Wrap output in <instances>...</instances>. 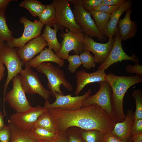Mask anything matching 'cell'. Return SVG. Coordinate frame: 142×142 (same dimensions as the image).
I'll list each match as a JSON object with an SVG mask.
<instances>
[{
    "mask_svg": "<svg viewBox=\"0 0 142 142\" xmlns=\"http://www.w3.org/2000/svg\"><path fill=\"white\" fill-rule=\"evenodd\" d=\"M48 111L58 133L65 134L72 127L86 130H96L105 134L110 130L112 117L100 106L93 104L74 110L50 109Z\"/></svg>",
    "mask_w": 142,
    "mask_h": 142,
    "instance_id": "1",
    "label": "cell"
},
{
    "mask_svg": "<svg viewBox=\"0 0 142 142\" xmlns=\"http://www.w3.org/2000/svg\"><path fill=\"white\" fill-rule=\"evenodd\" d=\"M105 80L111 88L112 104L115 117L118 122L124 121L125 117L123 108V101L128 89L134 84L142 82V76H118L111 73L106 74Z\"/></svg>",
    "mask_w": 142,
    "mask_h": 142,
    "instance_id": "2",
    "label": "cell"
},
{
    "mask_svg": "<svg viewBox=\"0 0 142 142\" xmlns=\"http://www.w3.org/2000/svg\"><path fill=\"white\" fill-rule=\"evenodd\" d=\"M36 69L38 72L44 74L46 76L48 81L47 86L53 97H55L56 93L64 95L60 89L62 84L69 91L73 90L72 85L66 78L63 70L59 67L50 63L43 62Z\"/></svg>",
    "mask_w": 142,
    "mask_h": 142,
    "instance_id": "3",
    "label": "cell"
},
{
    "mask_svg": "<svg viewBox=\"0 0 142 142\" xmlns=\"http://www.w3.org/2000/svg\"><path fill=\"white\" fill-rule=\"evenodd\" d=\"M73 5L72 11L77 24L85 35L91 38L96 37L100 41H104L107 38L97 28L89 12L82 5V0H70Z\"/></svg>",
    "mask_w": 142,
    "mask_h": 142,
    "instance_id": "4",
    "label": "cell"
},
{
    "mask_svg": "<svg viewBox=\"0 0 142 142\" xmlns=\"http://www.w3.org/2000/svg\"><path fill=\"white\" fill-rule=\"evenodd\" d=\"M70 0H53L52 3L56 11V20L54 25L63 32L64 29L76 33L83 31L77 24L70 5Z\"/></svg>",
    "mask_w": 142,
    "mask_h": 142,
    "instance_id": "5",
    "label": "cell"
},
{
    "mask_svg": "<svg viewBox=\"0 0 142 142\" xmlns=\"http://www.w3.org/2000/svg\"><path fill=\"white\" fill-rule=\"evenodd\" d=\"M0 60L6 65L7 71V78L3 91V106H4L5 98L8 84L13 78L19 73L24 63L18 57L16 50L5 43L1 45Z\"/></svg>",
    "mask_w": 142,
    "mask_h": 142,
    "instance_id": "6",
    "label": "cell"
},
{
    "mask_svg": "<svg viewBox=\"0 0 142 142\" xmlns=\"http://www.w3.org/2000/svg\"><path fill=\"white\" fill-rule=\"evenodd\" d=\"M25 69H22L19 76L21 84L25 94H37L43 98L45 101L48 100L50 93L43 86L37 73L31 69L27 62L25 63Z\"/></svg>",
    "mask_w": 142,
    "mask_h": 142,
    "instance_id": "7",
    "label": "cell"
},
{
    "mask_svg": "<svg viewBox=\"0 0 142 142\" xmlns=\"http://www.w3.org/2000/svg\"><path fill=\"white\" fill-rule=\"evenodd\" d=\"M65 32H62L60 36L63 38L60 51L55 54L60 58L66 59L69 53L73 50L75 54L79 55L84 50L83 42L85 34L83 32L76 33L65 29Z\"/></svg>",
    "mask_w": 142,
    "mask_h": 142,
    "instance_id": "8",
    "label": "cell"
},
{
    "mask_svg": "<svg viewBox=\"0 0 142 142\" xmlns=\"http://www.w3.org/2000/svg\"><path fill=\"white\" fill-rule=\"evenodd\" d=\"M47 109L39 105L31 107L23 111L13 114L8 121L18 128L28 132L34 126L40 116Z\"/></svg>",
    "mask_w": 142,
    "mask_h": 142,
    "instance_id": "9",
    "label": "cell"
},
{
    "mask_svg": "<svg viewBox=\"0 0 142 142\" xmlns=\"http://www.w3.org/2000/svg\"><path fill=\"white\" fill-rule=\"evenodd\" d=\"M91 92V89H89L83 95L75 97L71 94L64 95L56 93L55 102L50 104L48 100H46L43 107L47 109H59L68 111L77 110L83 107V102L90 96Z\"/></svg>",
    "mask_w": 142,
    "mask_h": 142,
    "instance_id": "10",
    "label": "cell"
},
{
    "mask_svg": "<svg viewBox=\"0 0 142 142\" xmlns=\"http://www.w3.org/2000/svg\"><path fill=\"white\" fill-rule=\"evenodd\" d=\"M99 83L100 86L99 90L83 102V107L93 104L97 105L105 110L108 114L115 118L112 107V90L110 86L106 80L99 82Z\"/></svg>",
    "mask_w": 142,
    "mask_h": 142,
    "instance_id": "11",
    "label": "cell"
},
{
    "mask_svg": "<svg viewBox=\"0 0 142 142\" xmlns=\"http://www.w3.org/2000/svg\"><path fill=\"white\" fill-rule=\"evenodd\" d=\"M12 80V88L6 94L5 102H7L10 107L16 112L28 110L32 107L31 104L26 97L19 75H17Z\"/></svg>",
    "mask_w": 142,
    "mask_h": 142,
    "instance_id": "12",
    "label": "cell"
},
{
    "mask_svg": "<svg viewBox=\"0 0 142 142\" xmlns=\"http://www.w3.org/2000/svg\"><path fill=\"white\" fill-rule=\"evenodd\" d=\"M19 22L24 26V30L22 36L18 38H13L11 40L6 43L12 48L15 47L21 48L28 42L39 36L44 26L35 19L34 22H32L24 16L21 17Z\"/></svg>",
    "mask_w": 142,
    "mask_h": 142,
    "instance_id": "13",
    "label": "cell"
},
{
    "mask_svg": "<svg viewBox=\"0 0 142 142\" xmlns=\"http://www.w3.org/2000/svg\"><path fill=\"white\" fill-rule=\"evenodd\" d=\"M114 35V41L111 51L105 60L98 66V69L105 70L113 64L123 60H130L135 63L139 62V59L135 55L132 54L131 56H129L123 50L122 40L117 27Z\"/></svg>",
    "mask_w": 142,
    "mask_h": 142,
    "instance_id": "14",
    "label": "cell"
},
{
    "mask_svg": "<svg viewBox=\"0 0 142 142\" xmlns=\"http://www.w3.org/2000/svg\"><path fill=\"white\" fill-rule=\"evenodd\" d=\"M114 39L109 38L105 43L95 42L92 38L85 35L83 42L84 50L92 52L94 55L95 63H102L108 57L113 46Z\"/></svg>",
    "mask_w": 142,
    "mask_h": 142,
    "instance_id": "15",
    "label": "cell"
},
{
    "mask_svg": "<svg viewBox=\"0 0 142 142\" xmlns=\"http://www.w3.org/2000/svg\"><path fill=\"white\" fill-rule=\"evenodd\" d=\"M47 45L46 41L39 36L29 41L22 47L18 48L16 50V53L20 60L25 64L40 53Z\"/></svg>",
    "mask_w": 142,
    "mask_h": 142,
    "instance_id": "16",
    "label": "cell"
},
{
    "mask_svg": "<svg viewBox=\"0 0 142 142\" xmlns=\"http://www.w3.org/2000/svg\"><path fill=\"white\" fill-rule=\"evenodd\" d=\"M106 75L105 70L99 69L91 73H88L85 70H78L75 75L77 81L75 94L78 96L83 89L88 84L106 80Z\"/></svg>",
    "mask_w": 142,
    "mask_h": 142,
    "instance_id": "17",
    "label": "cell"
},
{
    "mask_svg": "<svg viewBox=\"0 0 142 142\" xmlns=\"http://www.w3.org/2000/svg\"><path fill=\"white\" fill-rule=\"evenodd\" d=\"M134 120V113L131 110L127 111L125 120L118 122L111 133L120 140L128 142L132 136V129Z\"/></svg>",
    "mask_w": 142,
    "mask_h": 142,
    "instance_id": "18",
    "label": "cell"
},
{
    "mask_svg": "<svg viewBox=\"0 0 142 142\" xmlns=\"http://www.w3.org/2000/svg\"><path fill=\"white\" fill-rule=\"evenodd\" d=\"M132 11L130 8L126 11L124 17L119 19L117 25L122 40H125L131 39L137 33V22L132 21L130 19V15Z\"/></svg>",
    "mask_w": 142,
    "mask_h": 142,
    "instance_id": "19",
    "label": "cell"
},
{
    "mask_svg": "<svg viewBox=\"0 0 142 142\" xmlns=\"http://www.w3.org/2000/svg\"><path fill=\"white\" fill-rule=\"evenodd\" d=\"M133 2L130 0H125L120 7L111 15L108 24L105 29L102 32L105 37L109 38L113 37L114 35L119 18L125 11L130 8Z\"/></svg>",
    "mask_w": 142,
    "mask_h": 142,
    "instance_id": "20",
    "label": "cell"
},
{
    "mask_svg": "<svg viewBox=\"0 0 142 142\" xmlns=\"http://www.w3.org/2000/svg\"><path fill=\"white\" fill-rule=\"evenodd\" d=\"M48 62L55 63L60 67H63L64 63L63 59L58 57L52 50L47 48H45L27 63L31 67L36 68L41 63Z\"/></svg>",
    "mask_w": 142,
    "mask_h": 142,
    "instance_id": "21",
    "label": "cell"
},
{
    "mask_svg": "<svg viewBox=\"0 0 142 142\" xmlns=\"http://www.w3.org/2000/svg\"><path fill=\"white\" fill-rule=\"evenodd\" d=\"M27 132L32 137L38 142H53L57 139L60 134L35 126Z\"/></svg>",
    "mask_w": 142,
    "mask_h": 142,
    "instance_id": "22",
    "label": "cell"
},
{
    "mask_svg": "<svg viewBox=\"0 0 142 142\" xmlns=\"http://www.w3.org/2000/svg\"><path fill=\"white\" fill-rule=\"evenodd\" d=\"M53 26L54 28L52 29L49 26L45 25L43 33L41 36L46 42L48 48L53 49L55 53H57L60 50L61 45L58 42L57 36L58 29L55 25Z\"/></svg>",
    "mask_w": 142,
    "mask_h": 142,
    "instance_id": "23",
    "label": "cell"
},
{
    "mask_svg": "<svg viewBox=\"0 0 142 142\" xmlns=\"http://www.w3.org/2000/svg\"><path fill=\"white\" fill-rule=\"evenodd\" d=\"M73 127L82 142H102L104 134L100 131Z\"/></svg>",
    "mask_w": 142,
    "mask_h": 142,
    "instance_id": "24",
    "label": "cell"
},
{
    "mask_svg": "<svg viewBox=\"0 0 142 142\" xmlns=\"http://www.w3.org/2000/svg\"><path fill=\"white\" fill-rule=\"evenodd\" d=\"M39 21L43 25L50 27L54 25L56 20V11L52 3L45 5V7L38 17Z\"/></svg>",
    "mask_w": 142,
    "mask_h": 142,
    "instance_id": "25",
    "label": "cell"
},
{
    "mask_svg": "<svg viewBox=\"0 0 142 142\" xmlns=\"http://www.w3.org/2000/svg\"><path fill=\"white\" fill-rule=\"evenodd\" d=\"M9 124L11 130L9 142H38L27 132L18 128L11 123Z\"/></svg>",
    "mask_w": 142,
    "mask_h": 142,
    "instance_id": "26",
    "label": "cell"
},
{
    "mask_svg": "<svg viewBox=\"0 0 142 142\" xmlns=\"http://www.w3.org/2000/svg\"><path fill=\"white\" fill-rule=\"evenodd\" d=\"M89 12L93 18L97 28L102 33L107 27L111 14L94 9Z\"/></svg>",
    "mask_w": 142,
    "mask_h": 142,
    "instance_id": "27",
    "label": "cell"
},
{
    "mask_svg": "<svg viewBox=\"0 0 142 142\" xmlns=\"http://www.w3.org/2000/svg\"><path fill=\"white\" fill-rule=\"evenodd\" d=\"M19 6L27 9L34 17H39L45 7V5L36 0H25Z\"/></svg>",
    "mask_w": 142,
    "mask_h": 142,
    "instance_id": "28",
    "label": "cell"
},
{
    "mask_svg": "<svg viewBox=\"0 0 142 142\" xmlns=\"http://www.w3.org/2000/svg\"><path fill=\"white\" fill-rule=\"evenodd\" d=\"M5 11L0 12V45H1L4 43L6 41L8 42L11 40L13 38L12 32L9 29L7 25Z\"/></svg>",
    "mask_w": 142,
    "mask_h": 142,
    "instance_id": "29",
    "label": "cell"
},
{
    "mask_svg": "<svg viewBox=\"0 0 142 142\" xmlns=\"http://www.w3.org/2000/svg\"><path fill=\"white\" fill-rule=\"evenodd\" d=\"M34 126L41 128L52 132L57 133L48 109L40 116L34 123Z\"/></svg>",
    "mask_w": 142,
    "mask_h": 142,
    "instance_id": "30",
    "label": "cell"
},
{
    "mask_svg": "<svg viewBox=\"0 0 142 142\" xmlns=\"http://www.w3.org/2000/svg\"><path fill=\"white\" fill-rule=\"evenodd\" d=\"M136 104V110L134 113V120L142 119V92L140 89L134 90L132 93Z\"/></svg>",
    "mask_w": 142,
    "mask_h": 142,
    "instance_id": "31",
    "label": "cell"
},
{
    "mask_svg": "<svg viewBox=\"0 0 142 142\" xmlns=\"http://www.w3.org/2000/svg\"><path fill=\"white\" fill-rule=\"evenodd\" d=\"M79 56L83 67L87 69L95 68L96 63L94 57L89 52L84 50L79 54Z\"/></svg>",
    "mask_w": 142,
    "mask_h": 142,
    "instance_id": "32",
    "label": "cell"
},
{
    "mask_svg": "<svg viewBox=\"0 0 142 142\" xmlns=\"http://www.w3.org/2000/svg\"><path fill=\"white\" fill-rule=\"evenodd\" d=\"M66 59L69 63L68 70L72 73H75L78 68L82 64L79 55L74 54L69 55Z\"/></svg>",
    "mask_w": 142,
    "mask_h": 142,
    "instance_id": "33",
    "label": "cell"
},
{
    "mask_svg": "<svg viewBox=\"0 0 142 142\" xmlns=\"http://www.w3.org/2000/svg\"><path fill=\"white\" fill-rule=\"evenodd\" d=\"M103 0H82V5L85 9L90 12L102 4Z\"/></svg>",
    "mask_w": 142,
    "mask_h": 142,
    "instance_id": "34",
    "label": "cell"
},
{
    "mask_svg": "<svg viewBox=\"0 0 142 142\" xmlns=\"http://www.w3.org/2000/svg\"><path fill=\"white\" fill-rule=\"evenodd\" d=\"M120 6H111L102 4L100 6L95 7L93 9L104 12L109 14H111L118 9Z\"/></svg>",
    "mask_w": 142,
    "mask_h": 142,
    "instance_id": "35",
    "label": "cell"
},
{
    "mask_svg": "<svg viewBox=\"0 0 142 142\" xmlns=\"http://www.w3.org/2000/svg\"><path fill=\"white\" fill-rule=\"evenodd\" d=\"M11 137V130L9 125H5L0 129V141L9 142Z\"/></svg>",
    "mask_w": 142,
    "mask_h": 142,
    "instance_id": "36",
    "label": "cell"
},
{
    "mask_svg": "<svg viewBox=\"0 0 142 142\" xmlns=\"http://www.w3.org/2000/svg\"><path fill=\"white\" fill-rule=\"evenodd\" d=\"M65 134L68 142H82L73 127L68 129Z\"/></svg>",
    "mask_w": 142,
    "mask_h": 142,
    "instance_id": "37",
    "label": "cell"
},
{
    "mask_svg": "<svg viewBox=\"0 0 142 142\" xmlns=\"http://www.w3.org/2000/svg\"><path fill=\"white\" fill-rule=\"evenodd\" d=\"M125 70L128 73H135L137 75H142V65L139 64V62L135 63V65H127Z\"/></svg>",
    "mask_w": 142,
    "mask_h": 142,
    "instance_id": "38",
    "label": "cell"
},
{
    "mask_svg": "<svg viewBox=\"0 0 142 142\" xmlns=\"http://www.w3.org/2000/svg\"><path fill=\"white\" fill-rule=\"evenodd\" d=\"M132 131V136L135 134L142 133V119L134 121Z\"/></svg>",
    "mask_w": 142,
    "mask_h": 142,
    "instance_id": "39",
    "label": "cell"
},
{
    "mask_svg": "<svg viewBox=\"0 0 142 142\" xmlns=\"http://www.w3.org/2000/svg\"><path fill=\"white\" fill-rule=\"evenodd\" d=\"M102 142H131V141L126 142L121 140L111 133H109L104 134Z\"/></svg>",
    "mask_w": 142,
    "mask_h": 142,
    "instance_id": "40",
    "label": "cell"
},
{
    "mask_svg": "<svg viewBox=\"0 0 142 142\" xmlns=\"http://www.w3.org/2000/svg\"><path fill=\"white\" fill-rule=\"evenodd\" d=\"M125 0H103L102 4L111 6H120Z\"/></svg>",
    "mask_w": 142,
    "mask_h": 142,
    "instance_id": "41",
    "label": "cell"
},
{
    "mask_svg": "<svg viewBox=\"0 0 142 142\" xmlns=\"http://www.w3.org/2000/svg\"><path fill=\"white\" fill-rule=\"evenodd\" d=\"M14 0H0V12L6 10L10 2Z\"/></svg>",
    "mask_w": 142,
    "mask_h": 142,
    "instance_id": "42",
    "label": "cell"
},
{
    "mask_svg": "<svg viewBox=\"0 0 142 142\" xmlns=\"http://www.w3.org/2000/svg\"><path fill=\"white\" fill-rule=\"evenodd\" d=\"M130 141L134 142L142 141V133L133 135L131 138Z\"/></svg>",
    "mask_w": 142,
    "mask_h": 142,
    "instance_id": "43",
    "label": "cell"
},
{
    "mask_svg": "<svg viewBox=\"0 0 142 142\" xmlns=\"http://www.w3.org/2000/svg\"><path fill=\"white\" fill-rule=\"evenodd\" d=\"M53 142H68L65 134H60L59 137Z\"/></svg>",
    "mask_w": 142,
    "mask_h": 142,
    "instance_id": "44",
    "label": "cell"
},
{
    "mask_svg": "<svg viewBox=\"0 0 142 142\" xmlns=\"http://www.w3.org/2000/svg\"><path fill=\"white\" fill-rule=\"evenodd\" d=\"M5 69L3 64L0 60V81L4 76Z\"/></svg>",
    "mask_w": 142,
    "mask_h": 142,
    "instance_id": "45",
    "label": "cell"
},
{
    "mask_svg": "<svg viewBox=\"0 0 142 142\" xmlns=\"http://www.w3.org/2000/svg\"><path fill=\"white\" fill-rule=\"evenodd\" d=\"M4 117V116L2 115V113L0 112V129L2 128L5 126Z\"/></svg>",
    "mask_w": 142,
    "mask_h": 142,
    "instance_id": "46",
    "label": "cell"
},
{
    "mask_svg": "<svg viewBox=\"0 0 142 142\" xmlns=\"http://www.w3.org/2000/svg\"><path fill=\"white\" fill-rule=\"evenodd\" d=\"M131 142H132V141H131ZM142 142V141H138V142Z\"/></svg>",
    "mask_w": 142,
    "mask_h": 142,
    "instance_id": "47",
    "label": "cell"
},
{
    "mask_svg": "<svg viewBox=\"0 0 142 142\" xmlns=\"http://www.w3.org/2000/svg\"><path fill=\"white\" fill-rule=\"evenodd\" d=\"M0 47H1V45H0Z\"/></svg>",
    "mask_w": 142,
    "mask_h": 142,
    "instance_id": "48",
    "label": "cell"
},
{
    "mask_svg": "<svg viewBox=\"0 0 142 142\" xmlns=\"http://www.w3.org/2000/svg\"></svg>",
    "mask_w": 142,
    "mask_h": 142,
    "instance_id": "49",
    "label": "cell"
},
{
    "mask_svg": "<svg viewBox=\"0 0 142 142\" xmlns=\"http://www.w3.org/2000/svg\"><path fill=\"white\" fill-rule=\"evenodd\" d=\"M0 142H1L0 141Z\"/></svg>",
    "mask_w": 142,
    "mask_h": 142,
    "instance_id": "50",
    "label": "cell"
}]
</instances>
